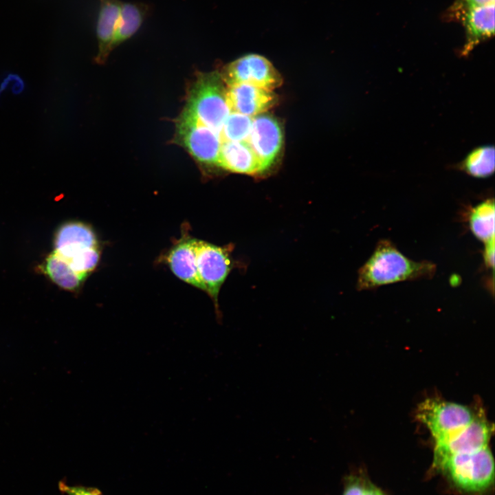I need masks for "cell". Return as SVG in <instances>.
Instances as JSON below:
<instances>
[{"mask_svg":"<svg viewBox=\"0 0 495 495\" xmlns=\"http://www.w3.org/2000/svg\"><path fill=\"white\" fill-rule=\"evenodd\" d=\"M492 431L493 428L486 419L478 414L468 426L435 443L434 464L437 465L452 454L474 452L488 446Z\"/></svg>","mask_w":495,"mask_h":495,"instance_id":"cell-8","label":"cell"},{"mask_svg":"<svg viewBox=\"0 0 495 495\" xmlns=\"http://www.w3.org/2000/svg\"><path fill=\"white\" fill-rule=\"evenodd\" d=\"M99 1L100 9L96 23L98 52L95 60L98 64H103L111 52V45L122 2L120 0Z\"/></svg>","mask_w":495,"mask_h":495,"instance_id":"cell-15","label":"cell"},{"mask_svg":"<svg viewBox=\"0 0 495 495\" xmlns=\"http://www.w3.org/2000/svg\"><path fill=\"white\" fill-rule=\"evenodd\" d=\"M283 132L278 120L269 114L252 118L248 142L256 153L264 171L275 162L283 144Z\"/></svg>","mask_w":495,"mask_h":495,"instance_id":"cell-9","label":"cell"},{"mask_svg":"<svg viewBox=\"0 0 495 495\" xmlns=\"http://www.w3.org/2000/svg\"><path fill=\"white\" fill-rule=\"evenodd\" d=\"M437 265L429 261H415L402 253L388 239L380 240L372 254L359 269L358 290H370L404 281L430 279Z\"/></svg>","mask_w":495,"mask_h":495,"instance_id":"cell-1","label":"cell"},{"mask_svg":"<svg viewBox=\"0 0 495 495\" xmlns=\"http://www.w3.org/2000/svg\"><path fill=\"white\" fill-rule=\"evenodd\" d=\"M494 3L472 9L459 20L465 31V41L460 50L461 56H468L481 43L494 34Z\"/></svg>","mask_w":495,"mask_h":495,"instance_id":"cell-12","label":"cell"},{"mask_svg":"<svg viewBox=\"0 0 495 495\" xmlns=\"http://www.w3.org/2000/svg\"><path fill=\"white\" fill-rule=\"evenodd\" d=\"M217 166L243 174L264 172L261 162L247 140L222 141Z\"/></svg>","mask_w":495,"mask_h":495,"instance_id":"cell-13","label":"cell"},{"mask_svg":"<svg viewBox=\"0 0 495 495\" xmlns=\"http://www.w3.org/2000/svg\"><path fill=\"white\" fill-rule=\"evenodd\" d=\"M364 495H383L381 491L373 485H368Z\"/></svg>","mask_w":495,"mask_h":495,"instance_id":"cell-25","label":"cell"},{"mask_svg":"<svg viewBox=\"0 0 495 495\" xmlns=\"http://www.w3.org/2000/svg\"><path fill=\"white\" fill-rule=\"evenodd\" d=\"M226 101L231 112L252 117L273 107L278 97L272 90L243 83L228 86Z\"/></svg>","mask_w":495,"mask_h":495,"instance_id":"cell-10","label":"cell"},{"mask_svg":"<svg viewBox=\"0 0 495 495\" xmlns=\"http://www.w3.org/2000/svg\"><path fill=\"white\" fill-rule=\"evenodd\" d=\"M58 485L59 490L67 495H102V492L96 487L69 485L64 480L60 481Z\"/></svg>","mask_w":495,"mask_h":495,"instance_id":"cell-22","label":"cell"},{"mask_svg":"<svg viewBox=\"0 0 495 495\" xmlns=\"http://www.w3.org/2000/svg\"><path fill=\"white\" fill-rule=\"evenodd\" d=\"M483 260L486 268L494 271V239L484 243Z\"/></svg>","mask_w":495,"mask_h":495,"instance_id":"cell-24","label":"cell"},{"mask_svg":"<svg viewBox=\"0 0 495 495\" xmlns=\"http://www.w3.org/2000/svg\"><path fill=\"white\" fill-rule=\"evenodd\" d=\"M494 201L487 199L474 207L468 217L470 231L485 243L494 239Z\"/></svg>","mask_w":495,"mask_h":495,"instance_id":"cell-18","label":"cell"},{"mask_svg":"<svg viewBox=\"0 0 495 495\" xmlns=\"http://www.w3.org/2000/svg\"><path fill=\"white\" fill-rule=\"evenodd\" d=\"M252 123V118L232 112L226 118L221 131L222 141L247 140Z\"/></svg>","mask_w":495,"mask_h":495,"instance_id":"cell-20","label":"cell"},{"mask_svg":"<svg viewBox=\"0 0 495 495\" xmlns=\"http://www.w3.org/2000/svg\"><path fill=\"white\" fill-rule=\"evenodd\" d=\"M223 82L218 72L199 74L189 88L184 109L198 122L219 133L230 113Z\"/></svg>","mask_w":495,"mask_h":495,"instance_id":"cell-2","label":"cell"},{"mask_svg":"<svg viewBox=\"0 0 495 495\" xmlns=\"http://www.w3.org/2000/svg\"><path fill=\"white\" fill-rule=\"evenodd\" d=\"M150 12L151 7L146 3H122L111 50L133 36L140 28Z\"/></svg>","mask_w":495,"mask_h":495,"instance_id":"cell-16","label":"cell"},{"mask_svg":"<svg viewBox=\"0 0 495 495\" xmlns=\"http://www.w3.org/2000/svg\"><path fill=\"white\" fill-rule=\"evenodd\" d=\"M456 167L474 177L485 178L491 176L494 171V147L486 145L474 148Z\"/></svg>","mask_w":495,"mask_h":495,"instance_id":"cell-19","label":"cell"},{"mask_svg":"<svg viewBox=\"0 0 495 495\" xmlns=\"http://www.w3.org/2000/svg\"><path fill=\"white\" fill-rule=\"evenodd\" d=\"M196 261L198 274L206 292L214 303L217 318L221 320L218 295L232 269L230 251L227 248L197 239Z\"/></svg>","mask_w":495,"mask_h":495,"instance_id":"cell-6","label":"cell"},{"mask_svg":"<svg viewBox=\"0 0 495 495\" xmlns=\"http://www.w3.org/2000/svg\"><path fill=\"white\" fill-rule=\"evenodd\" d=\"M96 247H99L96 235L91 227L85 223L66 222L55 233L54 252L65 261Z\"/></svg>","mask_w":495,"mask_h":495,"instance_id":"cell-11","label":"cell"},{"mask_svg":"<svg viewBox=\"0 0 495 495\" xmlns=\"http://www.w3.org/2000/svg\"><path fill=\"white\" fill-rule=\"evenodd\" d=\"M459 488L478 492L487 488L494 477V461L488 446L471 453L450 455L435 465Z\"/></svg>","mask_w":495,"mask_h":495,"instance_id":"cell-3","label":"cell"},{"mask_svg":"<svg viewBox=\"0 0 495 495\" xmlns=\"http://www.w3.org/2000/svg\"><path fill=\"white\" fill-rule=\"evenodd\" d=\"M366 487L359 478H352L347 483L343 495H364Z\"/></svg>","mask_w":495,"mask_h":495,"instance_id":"cell-23","label":"cell"},{"mask_svg":"<svg viewBox=\"0 0 495 495\" xmlns=\"http://www.w3.org/2000/svg\"><path fill=\"white\" fill-rule=\"evenodd\" d=\"M477 415L464 405L434 398L419 404L416 413L417 419L430 430L435 443L468 426Z\"/></svg>","mask_w":495,"mask_h":495,"instance_id":"cell-4","label":"cell"},{"mask_svg":"<svg viewBox=\"0 0 495 495\" xmlns=\"http://www.w3.org/2000/svg\"><path fill=\"white\" fill-rule=\"evenodd\" d=\"M494 0H454L443 15L446 21L457 22L467 12L488 4Z\"/></svg>","mask_w":495,"mask_h":495,"instance_id":"cell-21","label":"cell"},{"mask_svg":"<svg viewBox=\"0 0 495 495\" xmlns=\"http://www.w3.org/2000/svg\"><path fill=\"white\" fill-rule=\"evenodd\" d=\"M174 139L199 164L217 166L222 143L221 134L202 124L184 110L176 120Z\"/></svg>","mask_w":495,"mask_h":495,"instance_id":"cell-5","label":"cell"},{"mask_svg":"<svg viewBox=\"0 0 495 495\" xmlns=\"http://www.w3.org/2000/svg\"><path fill=\"white\" fill-rule=\"evenodd\" d=\"M39 269L54 284L67 291H76L86 279L54 252L47 255Z\"/></svg>","mask_w":495,"mask_h":495,"instance_id":"cell-17","label":"cell"},{"mask_svg":"<svg viewBox=\"0 0 495 495\" xmlns=\"http://www.w3.org/2000/svg\"><path fill=\"white\" fill-rule=\"evenodd\" d=\"M221 76L228 87L244 83L272 90L283 82L273 65L264 56L255 54L245 55L230 63Z\"/></svg>","mask_w":495,"mask_h":495,"instance_id":"cell-7","label":"cell"},{"mask_svg":"<svg viewBox=\"0 0 495 495\" xmlns=\"http://www.w3.org/2000/svg\"><path fill=\"white\" fill-rule=\"evenodd\" d=\"M197 239L184 238L178 241L168 252L166 261L179 279L206 292L199 276L196 261Z\"/></svg>","mask_w":495,"mask_h":495,"instance_id":"cell-14","label":"cell"}]
</instances>
